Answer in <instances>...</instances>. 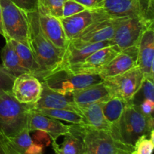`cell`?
<instances>
[{"instance_id":"cell-1","label":"cell","mask_w":154,"mask_h":154,"mask_svg":"<svg viewBox=\"0 0 154 154\" xmlns=\"http://www.w3.org/2000/svg\"><path fill=\"white\" fill-rule=\"evenodd\" d=\"M27 16L29 23V48L40 66L43 80L47 75L58 69L65 50L57 48L43 34L39 25L38 11L27 12Z\"/></svg>"},{"instance_id":"cell-2","label":"cell","mask_w":154,"mask_h":154,"mask_svg":"<svg viewBox=\"0 0 154 154\" xmlns=\"http://www.w3.org/2000/svg\"><path fill=\"white\" fill-rule=\"evenodd\" d=\"M152 130L153 116L144 115L138 106L128 103L120 120L112 126L111 133L120 142L133 147L139 137L150 134Z\"/></svg>"},{"instance_id":"cell-3","label":"cell","mask_w":154,"mask_h":154,"mask_svg":"<svg viewBox=\"0 0 154 154\" xmlns=\"http://www.w3.org/2000/svg\"><path fill=\"white\" fill-rule=\"evenodd\" d=\"M32 108L33 105L18 102L11 91L0 92V132L8 138L28 129Z\"/></svg>"},{"instance_id":"cell-4","label":"cell","mask_w":154,"mask_h":154,"mask_svg":"<svg viewBox=\"0 0 154 154\" xmlns=\"http://www.w3.org/2000/svg\"><path fill=\"white\" fill-rule=\"evenodd\" d=\"M82 139L86 154H131L133 147L117 141L111 132L86 125H70Z\"/></svg>"},{"instance_id":"cell-5","label":"cell","mask_w":154,"mask_h":154,"mask_svg":"<svg viewBox=\"0 0 154 154\" xmlns=\"http://www.w3.org/2000/svg\"><path fill=\"white\" fill-rule=\"evenodd\" d=\"M5 41L14 40L29 47V23L27 12L11 0H0Z\"/></svg>"},{"instance_id":"cell-6","label":"cell","mask_w":154,"mask_h":154,"mask_svg":"<svg viewBox=\"0 0 154 154\" xmlns=\"http://www.w3.org/2000/svg\"><path fill=\"white\" fill-rule=\"evenodd\" d=\"M42 81L52 90L69 95L78 90L102 82L103 78L99 75H76L67 69H60L47 75Z\"/></svg>"},{"instance_id":"cell-7","label":"cell","mask_w":154,"mask_h":154,"mask_svg":"<svg viewBox=\"0 0 154 154\" xmlns=\"http://www.w3.org/2000/svg\"><path fill=\"white\" fill-rule=\"evenodd\" d=\"M154 0H103L99 8L111 17H139L154 22Z\"/></svg>"},{"instance_id":"cell-8","label":"cell","mask_w":154,"mask_h":154,"mask_svg":"<svg viewBox=\"0 0 154 154\" xmlns=\"http://www.w3.org/2000/svg\"><path fill=\"white\" fill-rule=\"evenodd\" d=\"M153 23L139 17H120L111 40L112 45L119 51L136 46L144 30L153 26Z\"/></svg>"},{"instance_id":"cell-9","label":"cell","mask_w":154,"mask_h":154,"mask_svg":"<svg viewBox=\"0 0 154 154\" xmlns=\"http://www.w3.org/2000/svg\"><path fill=\"white\" fill-rule=\"evenodd\" d=\"M143 81L144 75L136 66L121 75L103 79V83L111 98H120L129 103L139 90Z\"/></svg>"},{"instance_id":"cell-10","label":"cell","mask_w":154,"mask_h":154,"mask_svg":"<svg viewBox=\"0 0 154 154\" xmlns=\"http://www.w3.org/2000/svg\"><path fill=\"white\" fill-rule=\"evenodd\" d=\"M109 17L102 9H86L84 11L66 17H60L62 26L68 41L73 40L80 36V35L88 26L96 21Z\"/></svg>"},{"instance_id":"cell-11","label":"cell","mask_w":154,"mask_h":154,"mask_svg":"<svg viewBox=\"0 0 154 154\" xmlns=\"http://www.w3.org/2000/svg\"><path fill=\"white\" fill-rule=\"evenodd\" d=\"M119 52L113 45L105 47L93 52L81 63L65 69L76 75H99Z\"/></svg>"},{"instance_id":"cell-12","label":"cell","mask_w":154,"mask_h":154,"mask_svg":"<svg viewBox=\"0 0 154 154\" xmlns=\"http://www.w3.org/2000/svg\"><path fill=\"white\" fill-rule=\"evenodd\" d=\"M42 92V81L30 73L16 77L11 88V93L15 99L20 103L27 105H34L37 103Z\"/></svg>"},{"instance_id":"cell-13","label":"cell","mask_w":154,"mask_h":154,"mask_svg":"<svg viewBox=\"0 0 154 154\" xmlns=\"http://www.w3.org/2000/svg\"><path fill=\"white\" fill-rule=\"evenodd\" d=\"M120 17H107L96 21L87 27L78 38L73 39L82 44L111 41Z\"/></svg>"},{"instance_id":"cell-14","label":"cell","mask_w":154,"mask_h":154,"mask_svg":"<svg viewBox=\"0 0 154 154\" xmlns=\"http://www.w3.org/2000/svg\"><path fill=\"white\" fill-rule=\"evenodd\" d=\"M138 47V66L144 78L153 79L154 77V31L153 26L148 27L141 35Z\"/></svg>"},{"instance_id":"cell-15","label":"cell","mask_w":154,"mask_h":154,"mask_svg":"<svg viewBox=\"0 0 154 154\" xmlns=\"http://www.w3.org/2000/svg\"><path fill=\"white\" fill-rule=\"evenodd\" d=\"M28 129L30 132L43 131L51 138V141H57L60 136H64L70 132V125H66L59 120L47 117L32 111L29 114Z\"/></svg>"},{"instance_id":"cell-16","label":"cell","mask_w":154,"mask_h":154,"mask_svg":"<svg viewBox=\"0 0 154 154\" xmlns=\"http://www.w3.org/2000/svg\"><path fill=\"white\" fill-rule=\"evenodd\" d=\"M111 45H112L111 41H105L93 44H82L77 42L75 40L69 41L67 48L65 49L63 60L58 69L69 68L78 64L95 51Z\"/></svg>"},{"instance_id":"cell-17","label":"cell","mask_w":154,"mask_h":154,"mask_svg":"<svg viewBox=\"0 0 154 154\" xmlns=\"http://www.w3.org/2000/svg\"><path fill=\"white\" fill-rule=\"evenodd\" d=\"M138 47L133 46L120 51L108 66L99 73L103 79L121 75L137 66Z\"/></svg>"},{"instance_id":"cell-18","label":"cell","mask_w":154,"mask_h":154,"mask_svg":"<svg viewBox=\"0 0 154 154\" xmlns=\"http://www.w3.org/2000/svg\"><path fill=\"white\" fill-rule=\"evenodd\" d=\"M42 92L39 100L33 105L32 109L54 108L78 111V107L74 103L72 94L64 95L50 88L42 81Z\"/></svg>"},{"instance_id":"cell-19","label":"cell","mask_w":154,"mask_h":154,"mask_svg":"<svg viewBox=\"0 0 154 154\" xmlns=\"http://www.w3.org/2000/svg\"><path fill=\"white\" fill-rule=\"evenodd\" d=\"M38 13L39 25L43 34L57 48L66 49L69 41L66 38L60 18L38 11Z\"/></svg>"},{"instance_id":"cell-20","label":"cell","mask_w":154,"mask_h":154,"mask_svg":"<svg viewBox=\"0 0 154 154\" xmlns=\"http://www.w3.org/2000/svg\"><path fill=\"white\" fill-rule=\"evenodd\" d=\"M2 137L12 154H43L45 148L33 141L29 129L13 137L8 138L3 135Z\"/></svg>"},{"instance_id":"cell-21","label":"cell","mask_w":154,"mask_h":154,"mask_svg":"<svg viewBox=\"0 0 154 154\" xmlns=\"http://www.w3.org/2000/svg\"><path fill=\"white\" fill-rule=\"evenodd\" d=\"M74 103L78 106L95 102H105L111 98L109 91L103 81L78 90L72 93Z\"/></svg>"},{"instance_id":"cell-22","label":"cell","mask_w":154,"mask_h":154,"mask_svg":"<svg viewBox=\"0 0 154 154\" xmlns=\"http://www.w3.org/2000/svg\"><path fill=\"white\" fill-rule=\"evenodd\" d=\"M105 102H95L86 105L78 106V111L84 121V125L93 129L111 132L112 126L104 116L102 106Z\"/></svg>"},{"instance_id":"cell-23","label":"cell","mask_w":154,"mask_h":154,"mask_svg":"<svg viewBox=\"0 0 154 154\" xmlns=\"http://www.w3.org/2000/svg\"><path fill=\"white\" fill-rule=\"evenodd\" d=\"M10 41L14 49L16 51L23 67L25 68L29 73L35 75L38 78L40 79V81H42V70L29 47L17 41Z\"/></svg>"},{"instance_id":"cell-24","label":"cell","mask_w":154,"mask_h":154,"mask_svg":"<svg viewBox=\"0 0 154 154\" xmlns=\"http://www.w3.org/2000/svg\"><path fill=\"white\" fill-rule=\"evenodd\" d=\"M61 144H58L57 141H51L52 147L55 153L57 154H84L85 153L84 143L81 137L72 129L70 126V132L64 135Z\"/></svg>"},{"instance_id":"cell-25","label":"cell","mask_w":154,"mask_h":154,"mask_svg":"<svg viewBox=\"0 0 154 154\" xmlns=\"http://www.w3.org/2000/svg\"><path fill=\"white\" fill-rule=\"evenodd\" d=\"M1 59L3 67L15 78L22 74L29 73L22 66L10 41H6L5 45L2 49Z\"/></svg>"},{"instance_id":"cell-26","label":"cell","mask_w":154,"mask_h":154,"mask_svg":"<svg viewBox=\"0 0 154 154\" xmlns=\"http://www.w3.org/2000/svg\"><path fill=\"white\" fill-rule=\"evenodd\" d=\"M32 111L40 113L43 115L51 117V118L57 119L59 120H64L68 123H70L71 124L84 125L82 116L75 111L66 109H54V108H38V109H32Z\"/></svg>"},{"instance_id":"cell-27","label":"cell","mask_w":154,"mask_h":154,"mask_svg":"<svg viewBox=\"0 0 154 154\" xmlns=\"http://www.w3.org/2000/svg\"><path fill=\"white\" fill-rule=\"evenodd\" d=\"M127 105V102L118 97L111 98L103 104L102 111L104 116L111 126L120 120Z\"/></svg>"},{"instance_id":"cell-28","label":"cell","mask_w":154,"mask_h":154,"mask_svg":"<svg viewBox=\"0 0 154 154\" xmlns=\"http://www.w3.org/2000/svg\"><path fill=\"white\" fill-rule=\"evenodd\" d=\"M145 99H150L154 101V84L153 79L150 78H144L142 84L140 87L132 100L129 104L138 106L141 102Z\"/></svg>"},{"instance_id":"cell-29","label":"cell","mask_w":154,"mask_h":154,"mask_svg":"<svg viewBox=\"0 0 154 154\" xmlns=\"http://www.w3.org/2000/svg\"><path fill=\"white\" fill-rule=\"evenodd\" d=\"M38 11L60 18L63 16V7L66 0H37Z\"/></svg>"},{"instance_id":"cell-30","label":"cell","mask_w":154,"mask_h":154,"mask_svg":"<svg viewBox=\"0 0 154 154\" xmlns=\"http://www.w3.org/2000/svg\"><path fill=\"white\" fill-rule=\"evenodd\" d=\"M154 148V130L137 139L131 154H152Z\"/></svg>"},{"instance_id":"cell-31","label":"cell","mask_w":154,"mask_h":154,"mask_svg":"<svg viewBox=\"0 0 154 154\" xmlns=\"http://www.w3.org/2000/svg\"><path fill=\"white\" fill-rule=\"evenodd\" d=\"M86 8L75 0H66L63 7L62 17H70L86 10Z\"/></svg>"},{"instance_id":"cell-32","label":"cell","mask_w":154,"mask_h":154,"mask_svg":"<svg viewBox=\"0 0 154 154\" xmlns=\"http://www.w3.org/2000/svg\"><path fill=\"white\" fill-rule=\"evenodd\" d=\"M15 77L9 73L2 66H0V92L11 91Z\"/></svg>"},{"instance_id":"cell-33","label":"cell","mask_w":154,"mask_h":154,"mask_svg":"<svg viewBox=\"0 0 154 154\" xmlns=\"http://www.w3.org/2000/svg\"><path fill=\"white\" fill-rule=\"evenodd\" d=\"M14 4L26 12H32L38 11L37 0H11Z\"/></svg>"},{"instance_id":"cell-34","label":"cell","mask_w":154,"mask_h":154,"mask_svg":"<svg viewBox=\"0 0 154 154\" xmlns=\"http://www.w3.org/2000/svg\"><path fill=\"white\" fill-rule=\"evenodd\" d=\"M35 143L45 147H48L51 144V139L49 135L43 131H35V134L32 137Z\"/></svg>"},{"instance_id":"cell-35","label":"cell","mask_w":154,"mask_h":154,"mask_svg":"<svg viewBox=\"0 0 154 154\" xmlns=\"http://www.w3.org/2000/svg\"><path fill=\"white\" fill-rule=\"evenodd\" d=\"M138 108L143 114L148 117H152L154 109V101L150 99H145L139 105Z\"/></svg>"},{"instance_id":"cell-36","label":"cell","mask_w":154,"mask_h":154,"mask_svg":"<svg viewBox=\"0 0 154 154\" xmlns=\"http://www.w3.org/2000/svg\"><path fill=\"white\" fill-rule=\"evenodd\" d=\"M77 2L80 3L87 9L93 10L100 8L103 0H75Z\"/></svg>"},{"instance_id":"cell-37","label":"cell","mask_w":154,"mask_h":154,"mask_svg":"<svg viewBox=\"0 0 154 154\" xmlns=\"http://www.w3.org/2000/svg\"><path fill=\"white\" fill-rule=\"evenodd\" d=\"M0 154H12L8 147L7 144L5 142V140L1 132H0Z\"/></svg>"},{"instance_id":"cell-38","label":"cell","mask_w":154,"mask_h":154,"mask_svg":"<svg viewBox=\"0 0 154 154\" xmlns=\"http://www.w3.org/2000/svg\"><path fill=\"white\" fill-rule=\"evenodd\" d=\"M0 35H2L4 37V29H3L2 25V14L1 5H0Z\"/></svg>"},{"instance_id":"cell-39","label":"cell","mask_w":154,"mask_h":154,"mask_svg":"<svg viewBox=\"0 0 154 154\" xmlns=\"http://www.w3.org/2000/svg\"><path fill=\"white\" fill-rule=\"evenodd\" d=\"M55 154H57V153H55Z\"/></svg>"},{"instance_id":"cell-40","label":"cell","mask_w":154,"mask_h":154,"mask_svg":"<svg viewBox=\"0 0 154 154\" xmlns=\"http://www.w3.org/2000/svg\"><path fill=\"white\" fill-rule=\"evenodd\" d=\"M84 154H86V153H84Z\"/></svg>"}]
</instances>
